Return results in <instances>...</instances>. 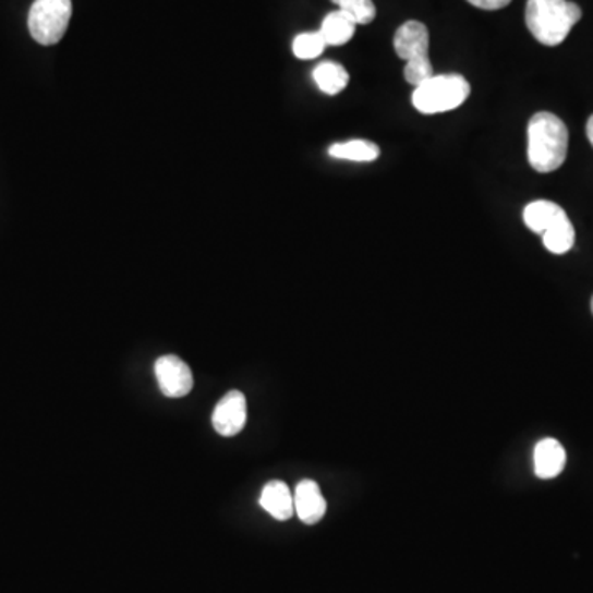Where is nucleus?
<instances>
[{
	"label": "nucleus",
	"mask_w": 593,
	"mask_h": 593,
	"mask_svg": "<svg viewBox=\"0 0 593 593\" xmlns=\"http://www.w3.org/2000/svg\"><path fill=\"white\" fill-rule=\"evenodd\" d=\"M331 2L356 25H367L375 21L376 8L373 0H331Z\"/></svg>",
	"instance_id": "dca6fc26"
},
{
	"label": "nucleus",
	"mask_w": 593,
	"mask_h": 593,
	"mask_svg": "<svg viewBox=\"0 0 593 593\" xmlns=\"http://www.w3.org/2000/svg\"><path fill=\"white\" fill-rule=\"evenodd\" d=\"M586 137H589L590 144L593 147V116H590L589 121H586Z\"/></svg>",
	"instance_id": "aec40b11"
},
{
	"label": "nucleus",
	"mask_w": 593,
	"mask_h": 593,
	"mask_svg": "<svg viewBox=\"0 0 593 593\" xmlns=\"http://www.w3.org/2000/svg\"><path fill=\"white\" fill-rule=\"evenodd\" d=\"M293 508H295V515L299 516L302 523L317 524L325 512H327V501H325L324 495H322L320 486L314 482V480H302L296 485L295 493H293Z\"/></svg>",
	"instance_id": "6e6552de"
},
{
	"label": "nucleus",
	"mask_w": 593,
	"mask_h": 593,
	"mask_svg": "<svg viewBox=\"0 0 593 593\" xmlns=\"http://www.w3.org/2000/svg\"><path fill=\"white\" fill-rule=\"evenodd\" d=\"M259 505L277 521H287L295 512L292 492L280 480H273L264 486Z\"/></svg>",
	"instance_id": "9b49d317"
},
{
	"label": "nucleus",
	"mask_w": 593,
	"mask_h": 593,
	"mask_svg": "<svg viewBox=\"0 0 593 593\" xmlns=\"http://www.w3.org/2000/svg\"><path fill=\"white\" fill-rule=\"evenodd\" d=\"M334 159L351 160V162H375L378 159L379 150L375 142L370 141H348L331 145L328 150Z\"/></svg>",
	"instance_id": "ddd939ff"
},
{
	"label": "nucleus",
	"mask_w": 593,
	"mask_h": 593,
	"mask_svg": "<svg viewBox=\"0 0 593 593\" xmlns=\"http://www.w3.org/2000/svg\"><path fill=\"white\" fill-rule=\"evenodd\" d=\"M356 24L341 11L330 12L322 22L320 34L325 44L330 47H340L353 38Z\"/></svg>",
	"instance_id": "f8f14e48"
},
{
	"label": "nucleus",
	"mask_w": 593,
	"mask_h": 593,
	"mask_svg": "<svg viewBox=\"0 0 593 593\" xmlns=\"http://www.w3.org/2000/svg\"><path fill=\"white\" fill-rule=\"evenodd\" d=\"M580 19H582V9L573 2L528 0V28L533 37L546 47H557L562 44Z\"/></svg>",
	"instance_id": "f03ea898"
},
{
	"label": "nucleus",
	"mask_w": 593,
	"mask_h": 593,
	"mask_svg": "<svg viewBox=\"0 0 593 593\" xmlns=\"http://www.w3.org/2000/svg\"><path fill=\"white\" fill-rule=\"evenodd\" d=\"M543 243L546 250L553 254L569 253L576 243V230H573L570 219L559 222L557 227L550 228L543 234Z\"/></svg>",
	"instance_id": "2eb2a0df"
},
{
	"label": "nucleus",
	"mask_w": 593,
	"mask_h": 593,
	"mask_svg": "<svg viewBox=\"0 0 593 593\" xmlns=\"http://www.w3.org/2000/svg\"><path fill=\"white\" fill-rule=\"evenodd\" d=\"M569 150V131L562 119L550 112H537L528 125V160L536 172L560 169Z\"/></svg>",
	"instance_id": "f257e3e1"
},
{
	"label": "nucleus",
	"mask_w": 593,
	"mask_h": 593,
	"mask_svg": "<svg viewBox=\"0 0 593 593\" xmlns=\"http://www.w3.org/2000/svg\"><path fill=\"white\" fill-rule=\"evenodd\" d=\"M523 219L524 225L533 233L544 234L550 228L557 227L559 222L569 219V216H567V213L557 203L547 202V199H537V202L530 203L524 208Z\"/></svg>",
	"instance_id": "9d476101"
},
{
	"label": "nucleus",
	"mask_w": 593,
	"mask_h": 593,
	"mask_svg": "<svg viewBox=\"0 0 593 593\" xmlns=\"http://www.w3.org/2000/svg\"><path fill=\"white\" fill-rule=\"evenodd\" d=\"M592 312H593V299H592Z\"/></svg>",
	"instance_id": "412c9836"
},
{
	"label": "nucleus",
	"mask_w": 593,
	"mask_h": 593,
	"mask_svg": "<svg viewBox=\"0 0 593 593\" xmlns=\"http://www.w3.org/2000/svg\"><path fill=\"white\" fill-rule=\"evenodd\" d=\"M156 378L167 398H183L193 389L192 370L176 354H166L156 361Z\"/></svg>",
	"instance_id": "39448f33"
},
{
	"label": "nucleus",
	"mask_w": 593,
	"mask_h": 593,
	"mask_svg": "<svg viewBox=\"0 0 593 593\" xmlns=\"http://www.w3.org/2000/svg\"><path fill=\"white\" fill-rule=\"evenodd\" d=\"M470 92V83L460 74H434L414 89L412 105L422 114H440L460 108Z\"/></svg>",
	"instance_id": "7ed1b4c3"
},
{
	"label": "nucleus",
	"mask_w": 593,
	"mask_h": 593,
	"mask_svg": "<svg viewBox=\"0 0 593 593\" xmlns=\"http://www.w3.org/2000/svg\"><path fill=\"white\" fill-rule=\"evenodd\" d=\"M395 50L406 63L431 60L428 58V31L422 22L409 21L395 35Z\"/></svg>",
	"instance_id": "0eeeda50"
},
{
	"label": "nucleus",
	"mask_w": 593,
	"mask_h": 593,
	"mask_svg": "<svg viewBox=\"0 0 593 593\" xmlns=\"http://www.w3.org/2000/svg\"><path fill=\"white\" fill-rule=\"evenodd\" d=\"M327 44L320 32H307V34L296 35L292 44L293 55L299 60H314L324 53Z\"/></svg>",
	"instance_id": "f3484780"
},
{
	"label": "nucleus",
	"mask_w": 593,
	"mask_h": 593,
	"mask_svg": "<svg viewBox=\"0 0 593 593\" xmlns=\"http://www.w3.org/2000/svg\"><path fill=\"white\" fill-rule=\"evenodd\" d=\"M566 450L556 438H544L537 441L534 449V472L537 479H556L566 467Z\"/></svg>",
	"instance_id": "1a4fd4ad"
},
{
	"label": "nucleus",
	"mask_w": 593,
	"mask_h": 593,
	"mask_svg": "<svg viewBox=\"0 0 593 593\" xmlns=\"http://www.w3.org/2000/svg\"><path fill=\"white\" fill-rule=\"evenodd\" d=\"M467 2L482 9V11H499V9L511 4V0H467Z\"/></svg>",
	"instance_id": "6ab92c4d"
},
{
	"label": "nucleus",
	"mask_w": 593,
	"mask_h": 593,
	"mask_svg": "<svg viewBox=\"0 0 593 593\" xmlns=\"http://www.w3.org/2000/svg\"><path fill=\"white\" fill-rule=\"evenodd\" d=\"M314 80L325 95L335 96L343 92L350 82V74L341 64L324 61L314 70Z\"/></svg>",
	"instance_id": "4468645a"
},
{
	"label": "nucleus",
	"mask_w": 593,
	"mask_h": 593,
	"mask_svg": "<svg viewBox=\"0 0 593 593\" xmlns=\"http://www.w3.org/2000/svg\"><path fill=\"white\" fill-rule=\"evenodd\" d=\"M434 76V68H432L431 60L414 61V63H406L404 78L409 85L417 88L422 83L427 82L428 78Z\"/></svg>",
	"instance_id": "a211bd4d"
},
{
	"label": "nucleus",
	"mask_w": 593,
	"mask_h": 593,
	"mask_svg": "<svg viewBox=\"0 0 593 593\" xmlns=\"http://www.w3.org/2000/svg\"><path fill=\"white\" fill-rule=\"evenodd\" d=\"M247 419V402L241 391L222 396L213 411V427L222 437H234L243 431Z\"/></svg>",
	"instance_id": "423d86ee"
},
{
	"label": "nucleus",
	"mask_w": 593,
	"mask_h": 593,
	"mask_svg": "<svg viewBox=\"0 0 593 593\" xmlns=\"http://www.w3.org/2000/svg\"><path fill=\"white\" fill-rule=\"evenodd\" d=\"M71 14V0H35L28 12L32 38L45 47L57 45L66 34Z\"/></svg>",
	"instance_id": "20e7f679"
}]
</instances>
